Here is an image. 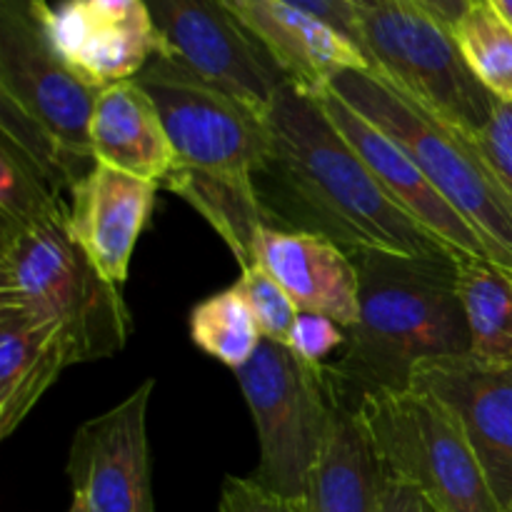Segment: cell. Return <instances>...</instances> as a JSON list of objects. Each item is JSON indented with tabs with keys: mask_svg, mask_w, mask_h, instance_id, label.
Wrapping results in <instances>:
<instances>
[{
	"mask_svg": "<svg viewBox=\"0 0 512 512\" xmlns=\"http://www.w3.org/2000/svg\"><path fill=\"white\" fill-rule=\"evenodd\" d=\"M265 123L268 153L255 188L275 228L323 235L353 255H453L385 193L318 95L283 83Z\"/></svg>",
	"mask_w": 512,
	"mask_h": 512,
	"instance_id": "obj_1",
	"label": "cell"
},
{
	"mask_svg": "<svg viewBox=\"0 0 512 512\" xmlns=\"http://www.w3.org/2000/svg\"><path fill=\"white\" fill-rule=\"evenodd\" d=\"M360 315L348 328L340 363L330 365L340 388H408L413 370L428 360L468 358L470 333L458 293V258H413L355 253Z\"/></svg>",
	"mask_w": 512,
	"mask_h": 512,
	"instance_id": "obj_2",
	"label": "cell"
},
{
	"mask_svg": "<svg viewBox=\"0 0 512 512\" xmlns=\"http://www.w3.org/2000/svg\"><path fill=\"white\" fill-rule=\"evenodd\" d=\"M0 308L58 323L75 365L113 358L130 335L120 285L110 283L68 230V215L0 233Z\"/></svg>",
	"mask_w": 512,
	"mask_h": 512,
	"instance_id": "obj_3",
	"label": "cell"
},
{
	"mask_svg": "<svg viewBox=\"0 0 512 512\" xmlns=\"http://www.w3.org/2000/svg\"><path fill=\"white\" fill-rule=\"evenodd\" d=\"M328 90L388 133L473 225L490 258L512 268V198L468 138L370 68L343 70L330 80Z\"/></svg>",
	"mask_w": 512,
	"mask_h": 512,
	"instance_id": "obj_4",
	"label": "cell"
},
{
	"mask_svg": "<svg viewBox=\"0 0 512 512\" xmlns=\"http://www.w3.org/2000/svg\"><path fill=\"white\" fill-rule=\"evenodd\" d=\"M385 475L413 485L435 512H503L458 415L418 388L375 390L355 405Z\"/></svg>",
	"mask_w": 512,
	"mask_h": 512,
	"instance_id": "obj_5",
	"label": "cell"
},
{
	"mask_svg": "<svg viewBox=\"0 0 512 512\" xmlns=\"http://www.w3.org/2000/svg\"><path fill=\"white\" fill-rule=\"evenodd\" d=\"M353 5L370 70L463 138L478 135L498 98L470 73L453 28L413 0Z\"/></svg>",
	"mask_w": 512,
	"mask_h": 512,
	"instance_id": "obj_6",
	"label": "cell"
},
{
	"mask_svg": "<svg viewBox=\"0 0 512 512\" xmlns=\"http://www.w3.org/2000/svg\"><path fill=\"white\" fill-rule=\"evenodd\" d=\"M235 380L258 433L260 460L250 478L270 493L303 500L343 403L333 368L310 365L288 345L263 340Z\"/></svg>",
	"mask_w": 512,
	"mask_h": 512,
	"instance_id": "obj_7",
	"label": "cell"
},
{
	"mask_svg": "<svg viewBox=\"0 0 512 512\" xmlns=\"http://www.w3.org/2000/svg\"><path fill=\"white\" fill-rule=\"evenodd\" d=\"M135 80L158 108L175 168L255 185V173L268 153L263 110L165 55H155Z\"/></svg>",
	"mask_w": 512,
	"mask_h": 512,
	"instance_id": "obj_8",
	"label": "cell"
},
{
	"mask_svg": "<svg viewBox=\"0 0 512 512\" xmlns=\"http://www.w3.org/2000/svg\"><path fill=\"white\" fill-rule=\"evenodd\" d=\"M45 10L48 0H0V95L45 125L65 148L93 158L90 118L98 88L58 53L45 28Z\"/></svg>",
	"mask_w": 512,
	"mask_h": 512,
	"instance_id": "obj_9",
	"label": "cell"
},
{
	"mask_svg": "<svg viewBox=\"0 0 512 512\" xmlns=\"http://www.w3.org/2000/svg\"><path fill=\"white\" fill-rule=\"evenodd\" d=\"M165 58L258 110L285 83L268 55L235 20L225 0H145Z\"/></svg>",
	"mask_w": 512,
	"mask_h": 512,
	"instance_id": "obj_10",
	"label": "cell"
},
{
	"mask_svg": "<svg viewBox=\"0 0 512 512\" xmlns=\"http://www.w3.org/2000/svg\"><path fill=\"white\" fill-rule=\"evenodd\" d=\"M153 390L155 378L143 380L128 398L75 430L65 470L73 495L90 512H155L148 445Z\"/></svg>",
	"mask_w": 512,
	"mask_h": 512,
	"instance_id": "obj_11",
	"label": "cell"
},
{
	"mask_svg": "<svg viewBox=\"0 0 512 512\" xmlns=\"http://www.w3.org/2000/svg\"><path fill=\"white\" fill-rule=\"evenodd\" d=\"M45 28L65 63L93 88L133 80L163 53L145 0H60Z\"/></svg>",
	"mask_w": 512,
	"mask_h": 512,
	"instance_id": "obj_12",
	"label": "cell"
},
{
	"mask_svg": "<svg viewBox=\"0 0 512 512\" xmlns=\"http://www.w3.org/2000/svg\"><path fill=\"white\" fill-rule=\"evenodd\" d=\"M410 388L443 400L468 433L500 508H512V368H483L470 358L420 363Z\"/></svg>",
	"mask_w": 512,
	"mask_h": 512,
	"instance_id": "obj_13",
	"label": "cell"
},
{
	"mask_svg": "<svg viewBox=\"0 0 512 512\" xmlns=\"http://www.w3.org/2000/svg\"><path fill=\"white\" fill-rule=\"evenodd\" d=\"M323 108L328 110L330 120L335 128L343 133L355 148V153L363 158L370 173L378 178L385 193L420 225L428 235H433L440 245L450 250L453 255H478V258H490L488 248L475 233L473 225L435 190L428 175L420 170V165L390 138L388 133L370 123L368 118L350 108L345 100L325 90L318 95ZM493 260V258H490Z\"/></svg>",
	"mask_w": 512,
	"mask_h": 512,
	"instance_id": "obj_14",
	"label": "cell"
},
{
	"mask_svg": "<svg viewBox=\"0 0 512 512\" xmlns=\"http://www.w3.org/2000/svg\"><path fill=\"white\" fill-rule=\"evenodd\" d=\"M225 5L285 83L305 93L323 95L343 70L370 68L358 43L308 10L283 0H225Z\"/></svg>",
	"mask_w": 512,
	"mask_h": 512,
	"instance_id": "obj_15",
	"label": "cell"
},
{
	"mask_svg": "<svg viewBox=\"0 0 512 512\" xmlns=\"http://www.w3.org/2000/svg\"><path fill=\"white\" fill-rule=\"evenodd\" d=\"M260 265L303 313L333 318L345 330L358 323L360 273L353 253L323 235L263 225L253 243Z\"/></svg>",
	"mask_w": 512,
	"mask_h": 512,
	"instance_id": "obj_16",
	"label": "cell"
},
{
	"mask_svg": "<svg viewBox=\"0 0 512 512\" xmlns=\"http://www.w3.org/2000/svg\"><path fill=\"white\" fill-rule=\"evenodd\" d=\"M155 195L158 185L100 163L70 190V235L110 283L128 280L130 258L153 213Z\"/></svg>",
	"mask_w": 512,
	"mask_h": 512,
	"instance_id": "obj_17",
	"label": "cell"
},
{
	"mask_svg": "<svg viewBox=\"0 0 512 512\" xmlns=\"http://www.w3.org/2000/svg\"><path fill=\"white\" fill-rule=\"evenodd\" d=\"M90 145L95 163L158 188L175 170L173 145L158 108L135 78L98 90L90 118Z\"/></svg>",
	"mask_w": 512,
	"mask_h": 512,
	"instance_id": "obj_18",
	"label": "cell"
},
{
	"mask_svg": "<svg viewBox=\"0 0 512 512\" xmlns=\"http://www.w3.org/2000/svg\"><path fill=\"white\" fill-rule=\"evenodd\" d=\"M68 365L73 345L58 323L0 308V438H10Z\"/></svg>",
	"mask_w": 512,
	"mask_h": 512,
	"instance_id": "obj_19",
	"label": "cell"
},
{
	"mask_svg": "<svg viewBox=\"0 0 512 512\" xmlns=\"http://www.w3.org/2000/svg\"><path fill=\"white\" fill-rule=\"evenodd\" d=\"M383 468L355 408L340 403L310 475L305 512H380Z\"/></svg>",
	"mask_w": 512,
	"mask_h": 512,
	"instance_id": "obj_20",
	"label": "cell"
},
{
	"mask_svg": "<svg viewBox=\"0 0 512 512\" xmlns=\"http://www.w3.org/2000/svg\"><path fill=\"white\" fill-rule=\"evenodd\" d=\"M458 293L468 320V358L483 368H512V268L460 255Z\"/></svg>",
	"mask_w": 512,
	"mask_h": 512,
	"instance_id": "obj_21",
	"label": "cell"
},
{
	"mask_svg": "<svg viewBox=\"0 0 512 512\" xmlns=\"http://www.w3.org/2000/svg\"><path fill=\"white\" fill-rule=\"evenodd\" d=\"M163 188L178 193L185 203L193 205L215 233L225 240L240 268L253 265V243L263 225H273L268 208L260 200L255 185L233 183V180L208 178L175 168Z\"/></svg>",
	"mask_w": 512,
	"mask_h": 512,
	"instance_id": "obj_22",
	"label": "cell"
},
{
	"mask_svg": "<svg viewBox=\"0 0 512 512\" xmlns=\"http://www.w3.org/2000/svg\"><path fill=\"white\" fill-rule=\"evenodd\" d=\"M190 340L208 358L238 373L253 360L263 343L253 310L248 308L235 285L208 295L190 310Z\"/></svg>",
	"mask_w": 512,
	"mask_h": 512,
	"instance_id": "obj_23",
	"label": "cell"
},
{
	"mask_svg": "<svg viewBox=\"0 0 512 512\" xmlns=\"http://www.w3.org/2000/svg\"><path fill=\"white\" fill-rule=\"evenodd\" d=\"M470 73L490 95L512 103V25L488 0H473L453 25Z\"/></svg>",
	"mask_w": 512,
	"mask_h": 512,
	"instance_id": "obj_24",
	"label": "cell"
},
{
	"mask_svg": "<svg viewBox=\"0 0 512 512\" xmlns=\"http://www.w3.org/2000/svg\"><path fill=\"white\" fill-rule=\"evenodd\" d=\"M63 215L68 205L48 175L18 145L0 138V233Z\"/></svg>",
	"mask_w": 512,
	"mask_h": 512,
	"instance_id": "obj_25",
	"label": "cell"
},
{
	"mask_svg": "<svg viewBox=\"0 0 512 512\" xmlns=\"http://www.w3.org/2000/svg\"><path fill=\"white\" fill-rule=\"evenodd\" d=\"M0 133L5 140L18 145L40 170L50 178V183L63 193L65 188L73 190L75 183L85 178L95 168L93 158L73 153L65 148L45 125L30 118L28 113L10 103L8 98L0 95Z\"/></svg>",
	"mask_w": 512,
	"mask_h": 512,
	"instance_id": "obj_26",
	"label": "cell"
},
{
	"mask_svg": "<svg viewBox=\"0 0 512 512\" xmlns=\"http://www.w3.org/2000/svg\"><path fill=\"white\" fill-rule=\"evenodd\" d=\"M235 288L245 298L248 308L253 310L263 338L288 345L290 330H293L300 310L293 303V298L280 288V283H275L260 265H250V268H240Z\"/></svg>",
	"mask_w": 512,
	"mask_h": 512,
	"instance_id": "obj_27",
	"label": "cell"
},
{
	"mask_svg": "<svg viewBox=\"0 0 512 512\" xmlns=\"http://www.w3.org/2000/svg\"><path fill=\"white\" fill-rule=\"evenodd\" d=\"M468 140L512 198V103L498 100L483 130Z\"/></svg>",
	"mask_w": 512,
	"mask_h": 512,
	"instance_id": "obj_28",
	"label": "cell"
},
{
	"mask_svg": "<svg viewBox=\"0 0 512 512\" xmlns=\"http://www.w3.org/2000/svg\"><path fill=\"white\" fill-rule=\"evenodd\" d=\"M340 345H348V330L343 325L328 315L300 310L288 338V348L300 360L310 365H325V358L333 355Z\"/></svg>",
	"mask_w": 512,
	"mask_h": 512,
	"instance_id": "obj_29",
	"label": "cell"
},
{
	"mask_svg": "<svg viewBox=\"0 0 512 512\" xmlns=\"http://www.w3.org/2000/svg\"><path fill=\"white\" fill-rule=\"evenodd\" d=\"M218 512H305L303 500L275 495L253 478H225L220 490Z\"/></svg>",
	"mask_w": 512,
	"mask_h": 512,
	"instance_id": "obj_30",
	"label": "cell"
},
{
	"mask_svg": "<svg viewBox=\"0 0 512 512\" xmlns=\"http://www.w3.org/2000/svg\"><path fill=\"white\" fill-rule=\"evenodd\" d=\"M283 3H290L295 5V8H303L308 10V13L318 15V18L328 20V23L335 25L340 33L348 35L353 43L360 45L358 13H355L353 0H283Z\"/></svg>",
	"mask_w": 512,
	"mask_h": 512,
	"instance_id": "obj_31",
	"label": "cell"
},
{
	"mask_svg": "<svg viewBox=\"0 0 512 512\" xmlns=\"http://www.w3.org/2000/svg\"><path fill=\"white\" fill-rule=\"evenodd\" d=\"M380 512H435L428 500L398 478L385 475L383 488H380Z\"/></svg>",
	"mask_w": 512,
	"mask_h": 512,
	"instance_id": "obj_32",
	"label": "cell"
},
{
	"mask_svg": "<svg viewBox=\"0 0 512 512\" xmlns=\"http://www.w3.org/2000/svg\"><path fill=\"white\" fill-rule=\"evenodd\" d=\"M413 3L423 5L425 10H430L433 15H438L445 25L453 28L460 18L465 15V10L470 8L473 0H413Z\"/></svg>",
	"mask_w": 512,
	"mask_h": 512,
	"instance_id": "obj_33",
	"label": "cell"
},
{
	"mask_svg": "<svg viewBox=\"0 0 512 512\" xmlns=\"http://www.w3.org/2000/svg\"><path fill=\"white\" fill-rule=\"evenodd\" d=\"M488 3L512 25V0H488Z\"/></svg>",
	"mask_w": 512,
	"mask_h": 512,
	"instance_id": "obj_34",
	"label": "cell"
},
{
	"mask_svg": "<svg viewBox=\"0 0 512 512\" xmlns=\"http://www.w3.org/2000/svg\"><path fill=\"white\" fill-rule=\"evenodd\" d=\"M68 512H90V508H88V503L80 498V495H73V503H70Z\"/></svg>",
	"mask_w": 512,
	"mask_h": 512,
	"instance_id": "obj_35",
	"label": "cell"
},
{
	"mask_svg": "<svg viewBox=\"0 0 512 512\" xmlns=\"http://www.w3.org/2000/svg\"><path fill=\"white\" fill-rule=\"evenodd\" d=\"M508 512H512V508H510V510H508Z\"/></svg>",
	"mask_w": 512,
	"mask_h": 512,
	"instance_id": "obj_36",
	"label": "cell"
}]
</instances>
